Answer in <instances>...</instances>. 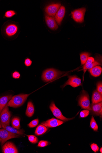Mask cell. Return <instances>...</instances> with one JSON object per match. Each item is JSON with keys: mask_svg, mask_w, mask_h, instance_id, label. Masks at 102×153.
<instances>
[{"mask_svg": "<svg viewBox=\"0 0 102 153\" xmlns=\"http://www.w3.org/2000/svg\"><path fill=\"white\" fill-rule=\"evenodd\" d=\"M18 30V27L14 22L8 20L4 23L1 29L2 34L5 38L10 39L16 35Z\"/></svg>", "mask_w": 102, "mask_h": 153, "instance_id": "cell-1", "label": "cell"}, {"mask_svg": "<svg viewBox=\"0 0 102 153\" xmlns=\"http://www.w3.org/2000/svg\"><path fill=\"white\" fill-rule=\"evenodd\" d=\"M30 94H20L14 96L7 105L8 107L17 108L21 106L26 100Z\"/></svg>", "mask_w": 102, "mask_h": 153, "instance_id": "cell-2", "label": "cell"}, {"mask_svg": "<svg viewBox=\"0 0 102 153\" xmlns=\"http://www.w3.org/2000/svg\"><path fill=\"white\" fill-rule=\"evenodd\" d=\"M63 73L54 69H47L42 73V79L45 82L52 81L60 77Z\"/></svg>", "mask_w": 102, "mask_h": 153, "instance_id": "cell-3", "label": "cell"}, {"mask_svg": "<svg viewBox=\"0 0 102 153\" xmlns=\"http://www.w3.org/2000/svg\"><path fill=\"white\" fill-rule=\"evenodd\" d=\"M78 102V104L82 109L91 110L89 96L86 92L84 91L82 92Z\"/></svg>", "mask_w": 102, "mask_h": 153, "instance_id": "cell-4", "label": "cell"}, {"mask_svg": "<svg viewBox=\"0 0 102 153\" xmlns=\"http://www.w3.org/2000/svg\"><path fill=\"white\" fill-rule=\"evenodd\" d=\"M20 137V135L11 133L5 129H0V138L2 140L1 145H3L8 140Z\"/></svg>", "mask_w": 102, "mask_h": 153, "instance_id": "cell-5", "label": "cell"}, {"mask_svg": "<svg viewBox=\"0 0 102 153\" xmlns=\"http://www.w3.org/2000/svg\"><path fill=\"white\" fill-rule=\"evenodd\" d=\"M8 107L6 105L1 113L0 120L2 125H10L11 113Z\"/></svg>", "mask_w": 102, "mask_h": 153, "instance_id": "cell-6", "label": "cell"}, {"mask_svg": "<svg viewBox=\"0 0 102 153\" xmlns=\"http://www.w3.org/2000/svg\"><path fill=\"white\" fill-rule=\"evenodd\" d=\"M50 108L54 116L58 119L62 121H66L72 120L73 119V118H67L63 115L60 110L56 107L54 102H52L50 104Z\"/></svg>", "mask_w": 102, "mask_h": 153, "instance_id": "cell-7", "label": "cell"}, {"mask_svg": "<svg viewBox=\"0 0 102 153\" xmlns=\"http://www.w3.org/2000/svg\"><path fill=\"white\" fill-rule=\"evenodd\" d=\"M86 11L85 8H82L74 10L72 14V18L76 22L82 23L84 22V16Z\"/></svg>", "mask_w": 102, "mask_h": 153, "instance_id": "cell-8", "label": "cell"}, {"mask_svg": "<svg viewBox=\"0 0 102 153\" xmlns=\"http://www.w3.org/2000/svg\"><path fill=\"white\" fill-rule=\"evenodd\" d=\"M68 78V80L62 86V87L64 88L65 86L69 85L75 88L82 85L81 79L76 76H69Z\"/></svg>", "mask_w": 102, "mask_h": 153, "instance_id": "cell-9", "label": "cell"}, {"mask_svg": "<svg viewBox=\"0 0 102 153\" xmlns=\"http://www.w3.org/2000/svg\"><path fill=\"white\" fill-rule=\"evenodd\" d=\"M61 6V4L60 3L52 4L46 7L45 12L47 15L54 17Z\"/></svg>", "mask_w": 102, "mask_h": 153, "instance_id": "cell-10", "label": "cell"}, {"mask_svg": "<svg viewBox=\"0 0 102 153\" xmlns=\"http://www.w3.org/2000/svg\"><path fill=\"white\" fill-rule=\"evenodd\" d=\"M64 123L62 121L53 118L44 122L41 124L47 128H53L59 126Z\"/></svg>", "mask_w": 102, "mask_h": 153, "instance_id": "cell-11", "label": "cell"}, {"mask_svg": "<svg viewBox=\"0 0 102 153\" xmlns=\"http://www.w3.org/2000/svg\"><path fill=\"white\" fill-rule=\"evenodd\" d=\"M2 151L4 153H18V149L14 143L7 142L2 147Z\"/></svg>", "mask_w": 102, "mask_h": 153, "instance_id": "cell-12", "label": "cell"}, {"mask_svg": "<svg viewBox=\"0 0 102 153\" xmlns=\"http://www.w3.org/2000/svg\"><path fill=\"white\" fill-rule=\"evenodd\" d=\"M45 20L47 26L51 29L56 30L58 28L55 18L47 15H45Z\"/></svg>", "mask_w": 102, "mask_h": 153, "instance_id": "cell-13", "label": "cell"}, {"mask_svg": "<svg viewBox=\"0 0 102 153\" xmlns=\"http://www.w3.org/2000/svg\"><path fill=\"white\" fill-rule=\"evenodd\" d=\"M65 9L64 6H61L55 15V19L58 24L60 25L65 14Z\"/></svg>", "mask_w": 102, "mask_h": 153, "instance_id": "cell-14", "label": "cell"}, {"mask_svg": "<svg viewBox=\"0 0 102 153\" xmlns=\"http://www.w3.org/2000/svg\"><path fill=\"white\" fill-rule=\"evenodd\" d=\"M102 102L96 104H92L91 106V110L93 114L96 116L102 115Z\"/></svg>", "mask_w": 102, "mask_h": 153, "instance_id": "cell-15", "label": "cell"}, {"mask_svg": "<svg viewBox=\"0 0 102 153\" xmlns=\"http://www.w3.org/2000/svg\"><path fill=\"white\" fill-rule=\"evenodd\" d=\"M12 97V95L4 96L0 98V114L7 105L8 102Z\"/></svg>", "mask_w": 102, "mask_h": 153, "instance_id": "cell-16", "label": "cell"}, {"mask_svg": "<svg viewBox=\"0 0 102 153\" xmlns=\"http://www.w3.org/2000/svg\"><path fill=\"white\" fill-rule=\"evenodd\" d=\"M2 126L4 129L11 133H14V134L20 135H23L24 134V131L23 130H19V129L14 128L13 127H11L9 126L2 125Z\"/></svg>", "mask_w": 102, "mask_h": 153, "instance_id": "cell-17", "label": "cell"}, {"mask_svg": "<svg viewBox=\"0 0 102 153\" xmlns=\"http://www.w3.org/2000/svg\"><path fill=\"white\" fill-rule=\"evenodd\" d=\"M102 71V68L101 66L98 65L89 69V71L91 75L95 77L100 76L101 74Z\"/></svg>", "mask_w": 102, "mask_h": 153, "instance_id": "cell-18", "label": "cell"}, {"mask_svg": "<svg viewBox=\"0 0 102 153\" xmlns=\"http://www.w3.org/2000/svg\"><path fill=\"white\" fill-rule=\"evenodd\" d=\"M102 101V95L95 91L93 92L92 97V101L93 104H96L101 102Z\"/></svg>", "mask_w": 102, "mask_h": 153, "instance_id": "cell-19", "label": "cell"}, {"mask_svg": "<svg viewBox=\"0 0 102 153\" xmlns=\"http://www.w3.org/2000/svg\"><path fill=\"white\" fill-rule=\"evenodd\" d=\"M34 105L32 102L30 101L28 102L26 111V116L29 117L32 116L34 114Z\"/></svg>", "mask_w": 102, "mask_h": 153, "instance_id": "cell-20", "label": "cell"}, {"mask_svg": "<svg viewBox=\"0 0 102 153\" xmlns=\"http://www.w3.org/2000/svg\"><path fill=\"white\" fill-rule=\"evenodd\" d=\"M48 130V128L44 125H40L37 128L35 134L36 135L40 136L44 134Z\"/></svg>", "mask_w": 102, "mask_h": 153, "instance_id": "cell-21", "label": "cell"}, {"mask_svg": "<svg viewBox=\"0 0 102 153\" xmlns=\"http://www.w3.org/2000/svg\"><path fill=\"white\" fill-rule=\"evenodd\" d=\"M11 124L13 128L19 129L20 128V120L19 118L14 117L12 119Z\"/></svg>", "mask_w": 102, "mask_h": 153, "instance_id": "cell-22", "label": "cell"}, {"mask_svg": "<svg viewBox=\"0 0 102 153\" xmlns=\"http://www.w3.org/2000/svg\"><path fill=\"white\" fill-rule=\"evenodd\" d=\"M90 55V54L88 52H85L80 54V59L81 65L85 64Z\"/></svg>", "mask_w": 102, "mask_h": 153, "instance_id": "cell-23", "label": "cell"}, {"mask_svg": "<svg viewBox=\"0 0 102 153\" xmlns=\"http://www.w3.org/2000/svg\"><path fill=\"white\" fill-rule=\"evenodd\" d=\"M17 14L16 12L14 10H8L5 12L3 17V18H10Z\"/></svg>", "mask_w": 102, "mask_h": 153, "instance_id": "cell-24", "label": "cell"}, {"mask_svg": "<svg viewBox=\"0 0 102 153\" xmlns=\"http://www.w3.org/2000/svg\"><path fill=\"white\" fill-rule=\"evenodd\" d=\"M101 65V64L99 62L96 61H95L93 62L92 63L89 65H84L83 67V70H84V73H85L87 70L91 69L92 68L94 67L97 66L98 65Z\"/></svg>", "mask_w": 102, "mask_h": 153, "instance_id": "cell-25", "label": "cell"}, {"mask_svg": "<svg viewBox=\"0 0 102 153\" xmlns=\"http://www.w3.org/2000/svg\"><path fill=\"white\" fill-rule=\"evenodd\" d=\"M90 124V127L94 131H97L98 129V125L93 116L92 117Z\"/></svg>", "mask_w": 102, "mask_h": 153, "instance_id": "cell-26", "label": "cell"}, {"mask_svg": "<svg viewBox=\"0 0 102 153\" xmlns=\"http://www.w3.org/2000/svg\"><path fill=\"white\" fill-rule=\"evenodd\" d=\"M28 137L29 142L33 144H36L38 142V139L37 137L35 135H26Z\"/></svg>", "mask_w": 102, "mask_h": 153, "instance_id": "cell-27", "label": "cell"}, {"mask_svg": "<svg viewBox=\"0 0 102 153\" xmlns=\"http://www.w3.org/2000/svg\"><path fill=\"white\" fill-rule=\"evenodd\" d=\"M39 120L38 119L34 120L28 124L29 127L30 128H33L36 127L38 125Z\"/></svg>", "mask_w": 102, "mask_h": 153, "instance_id": "cell-28", "label": "cell"}, {"mask_svg": "<svg viewBox=\"0 0 102 153\" xmlns=\"http://www.w3.org/2000/svg\"><path fill=\"white\" fill-rule=\"evenodd\" d=\"M49 143L46 141L42 140L38 143V146L40 147H44L49 145Z\"/></svg>", "mask_w": 102, "mask_h": 153, "instance_id": "cell-29", "label": "cell"}, {"mask_svg": "<svg viewBox=\"0 0 102 153\" xmlns=\"http://www.w3.org/2000/svg\"><path fill=\"white\" fill-rule=\"evenodd\" d=\"M90 111L88 110H85L81 111L80 113L81 118H85L87 117L89 115Z\"/></svg>", "mask_w": 102, "mask_h": 153, "instance_id": "cell-30", "label": "cell"}, {"mask_svg": "<svg viewBox=\"0 0 102 153\" xmlns=\"http://www.w3.org/2000/svg\"><path fill=\"white\" fill-rule=\"evenodd\" d=\"M91 147L92 151L95 153L97 152L99 150V147L97 144L95 143L92 144Z\"/></svg>", "mask_w": 102, "mask_h": 153, "instance_id": "cell-31", "label": "cell"}, {"mask_svg": "<svg viewBox=\"0 0 102 153\" xmlns=\"http://www.w3.org/2000/svg\"><path fill=\"white\" fill-rule=\"evenodd\" d=\"M97 91L102 95V84L101 82H99L97 84Z\"/></svg>", "mask_w": 102, "mask_h": 153, "instance_id": "cell-32", "label": "cell"}, {"mask_svg": "<svg viewBox=\"0 0 102 153\" xmlns=\"http://www.w3.org/2000/svg\"><path fill=\"white\" fill-rule=\"evenodd\" d=\"M95 61L94 58L92 57H89L87 61L86 62L84 65H87L92 64Z\"/></svg>", "mask_w": 102, "mask_h": 153, "instance_id": "cell-33", "label": "cell"}, {"mask_svg": "<svg viewBox=\"0 0 102 153\" xmlns=\"http://www.w3.org/2000/svg\"><path fill=\"white\" fill-rule=\"evenodd\" d=\"M32 63V61L30 59L27 58L24 61L25 65L27 67L30 66Z\"/></svg>", "mask_w": 102, "mask_h": 153, "instance_id": "cell-34", "label": "cell"}, {"mask_svg": "<svg viewBox=\"0 0 102 153\" xmlns=\"http://www.w3.org/2000/svg\"><path fill=\"white\" fill-rule=\"evenodd\" d=\"M12 76L15 79H18L20 77V74L18 72L15 71L13 73Z\"/></svg>", "mask_w": 102, "mask_h": 153, "instance_id": "cell-35", "label": "cell"}, {"mask_svg": "<svg viewBox=\"0 0 102 153\" xmlns=\"http://www.w3.org/2000/svg\"><path fill=\"white\" fill-rule=\"evenodd\" d=\"M100 151L101 153H102V148H100Z\"/></svg>", "mask_w": 102, "mask_h": 153, "instance_id": "cell-36", "label": "cell"}, {"mask_svg": "<svg viewBox=\"0 0 102 153\" xmlns=\"http://www.w3.org/2000/svg\"><path fill=\"white\" fill-rule=\"evenodd\" d=\"M1 142H2V140L1 138H0V143H1Z\"/></svg>", "mask_w": 102, "mask_h": 153, "instance_id": "cell-37", "label": "cell"}]
</instances>
